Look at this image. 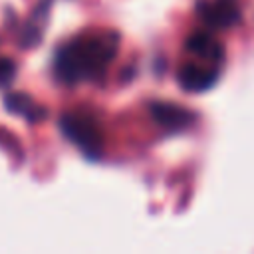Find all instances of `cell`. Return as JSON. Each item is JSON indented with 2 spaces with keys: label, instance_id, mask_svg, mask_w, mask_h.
I'll return each instance as SVG.
<instances>
[{
  "label": "cell",
  "instance_id": "1",
  "mask_svg": "<svg viewBox=\"0 0 254 254\" xmlns=\"http://www.w3.org/2000/svg\"><path fill=\"white\" fill-rule=\"evenodd\" d=\"M117 50L119 36L111 30L81 34L60 48L54 60V71L67 85L97 79L115 60Z\"/></svg>",
  "mask_w": 254,
  "mask_h": 254
},
{
  "label": "cell",
  "instance_id": "2",
  "mask_svg": "<svg viewBox=\"0 0 254 254\" xmlns=\"http://www.w3.org/2000/svg\"><path fill=\"white\" fill-rule=\"evenodd\" d=\"M62 133L87 157H99L103 149V135L93 115L85 111H67L60 119Z\"/></svg>",
  "mask_w": 254,
  "mask_h": 254
},
{
  "label": "cell",
  "instance_id": "3",
  "mask_svg": "<svg viewBox=\"0 0 254 254\" xmlns=\"http://www.w3.org/2000/svg\"><path fill=\"white\" fill-rule=\"evenodd\" d=\"M218 79V69L214 67V64H185L179 69V83L183 89L192 91V93H200L210 89Z\"/></svg>",
  "mask_w": 254,
  "mask_h": 254
},
{
  "label": "cell",
  "instance_id": "4",
  "mask_svg": "<svg viewBox=\"0 0 254 254\" xmlns=\"http://www.w3.org/2000/svg\"><path fill=\"white\" fill-rule=\"evenodd\" d=\"M198 16L210 28H228L240 20V12L230 0H204L198 4Z\"/></svg>",
  "mask_w": 254,
  "mask_h": 254
},
{
  "label": "cell",
  "instance_id": "5",
  "mask_svg": "<svg viewBox=\"0 0 254 254\" xmlns=\"http://www.w3.org/2000/svg\"><path fill=\"white\" fill-rule=\"evenodd\" d=\"M149 109H151L153 119H155L161 127L171 129V131L185 129V127H189V125L192 123V119H194V115H192L189 109H185V107H181V105H175V103H163V101H159V103H151Z\"/></svg>",
  "mask_w": 254,
  "mask_h": 254
},
{
  "label": "cell",
  "instance_id": "6",
  "mask_svg": "<svg viewBox=\"0 0 254 254\" xmlns=\"http://www.w3.org/2000/svg\"><path fill=\"white\" fill-rule=\"evenodd\" d=\"M187 50L206 64H218L224 56L220 42L208 32H196L187 40Z\"/></svg>",
  "mask_w": 254,
  "mask_h": 254
},
{
  "label": "cell",
  "instance_id": "7",
  "mask_svg": "<svg viewBox=\"0 0 254 254\" xmlns=\"http://www.w3.org/2000/svg\"><path fill=\"white\" fill-rule=\"evenodd\" d=\"M6 107L8 111L16 113V115H22L26 117L28 121H40L44 117V107H40L30 95L26 93H10L6 97Z\"/></svg>",
  "mask_w": 254,
  "mask_h": 254
},
{
  "label": "cell",
  "instance_id": "8",
  "mask_svg": "<svg viewBox=\"0 0 254 254\" xmlns=\"http://www.w3.org/2000/svg\"><path fill=\"white\" fill-rule=\"evenodd\" d=\"M14 73H16V64L10 58H2L0 56V87L8 85L12 81V77H14Z\"/></svg>",
  "mask_w": 254,
  "mask_h": 254
}]
</instances>
